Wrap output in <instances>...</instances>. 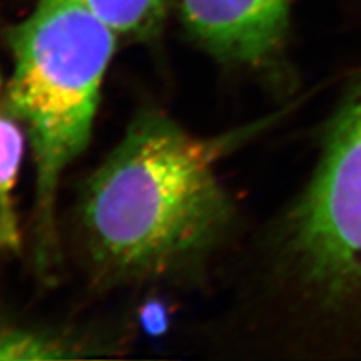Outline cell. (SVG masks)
I'll list each match as a JSON object with an SVG mask.
<instances>
[{"instance_id":"obj_1","label":"cell","mask_w":361,"mask_h":361,"mask_svg":"<svg viewBox=\"0 0 361 361\" xmlns=\"http://www.w3.org/2000/svg\"><path fill=\"white\" fill-rule=\"evenodd\" d=\"M261 130L199 137L157 110H145L90 175L80 220L90 262L107 280L173 276L224 241L235 207L217 166Z\"/></svg>"},{"instance_id":"obj_2","label":"cell","mask_w":361,"mask_h":361,"mask_svg":"<svg viewBox=\"0 0 361 361\" xmlns=\"http://www.w3.org/2000/svg\"><path fill=\"white\" fill-rule=\"evenodd\" d=\"M285 349L361 360V78L338 104L309 179L269 241Z\"/></svg>"},{"instance_id":"obj_3","label":"cell","mask_w":361,"mask_h":361,"mask_svg":"<svg viewBox=\"0 0 361 361\" xmlns=\"http://www.w3.org/2000/svg\"><path fill=\"white\" fill-rule=\"evenodd\" d=\"M116 35L75 0H38L8 35L14 65L4 103L25 130L32 151L33 259L41 277H50L59 265L61 183L92 137Z\"/></svg>"},{"instance_id":"obj_4","label":"cell","mask_w":361,"mask_h":361,"mask_svg":"<svg viewBox=\"0 0 361 361\" xmlns=\"http://www.w3.org/2000/svg\"><path fill=\"white\" fill-rule=\"evenodd\" d=\"M290 0H180L185 27L219 61L250 70L280 63Z\"/></svg>"},{"instance_id":"obj_5","label":"cell","mask_w":361,"mask_h":361,"mask_svg":"<svg viewBox=\"0 0 361 361\" xmlns=\"http://www.w3.org/2000/svg\"><path fill=\"white\" fill-rule=\"evenodd\" d=\"M4 87V78L0 74V252H17L21 236L14 191L27 137L25 130L5 107Z\"/></svg>"},{"instance_id":"obj_6","label":"cell","mask_w":361,"mask_h":361,"mask_svg":"<svg viewBox=\"0 0 361 361\" xmlns=\"http://www.w3.org/2000/svg\"><path fill=\"white\" fill-rule=\"evenodd\" d=\"M80 341L0 321V360H68L87 357Z\"/></svg>"},{"instance_id":"obj_7","label":"cell","mask_w":361,"mask_h":361,"mask_svg":"<svg viewBox=\"0 0 361 361\" xmlns=\"http://www.w3.org/2000/svg\"><path fill=\"white\" fill-rule=\"evenodd\" d=\"M116 33L131 38L152 37L161 27L169 0H75Z\"/></svg>"}]
</instances>
